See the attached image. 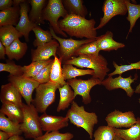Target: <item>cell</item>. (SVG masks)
<instances>
[{"label":"cell","mask_w":140,"mask_h":140,"mask_svg":"<svg viewBox=\"0 0 140 140\" xmlns=\"http://www.w3.org/2000/svg\"><path fill=\"white\" fill-rule=\"evenodd\" d=\"M50 30L52 38L59 43V46L56 54L63 62L74 56L75 52L81 46L96 40L88 39L76 40L71 38L64 39L57 36L52 27L50 28Z\"/></svg>","instance_id":"cell-7"},{"label":"cell","mask_w":140,"mask_h":140,"mask_svg":"<svg viewBox=\"0 0 140 140\" xmlns=\"http://www.w3.org/2000/svg\"><path fill=\"white\" fill-rule=\"evenodd\" d=\"M21 108L23 119L20 124V127L25 138L34 139L43 135L38 112L34 105L23 103Z\"/></svg>","instance_id":"cell-4"},{"label":"cell","mask_w":140,"mask_h":140,"mask_svg":"<svg viewBox=\"0 0 140 140\" xmlns=\"http://www.w3.org/2000/svg\"><path fill=\"white\" fill-rule=\"evenodd\" d=\"M0 109V113L5 115L12 121L19 123H22L23 115L21 108L11 103L4 102Z\"/></svg>","instance_id":"cell-20"},{"label":"cell","mask_w":140,"mask_h":140,"mask_svg":"<svg viewBox=\"0 0 140 140\" xmlns=\"http://www.w3.org/2000/svg\"><path fill=\"white\" fill-rule=\"evenodd\" d=\"M113 34L110 31H108L103 35L97 37L96 41L100 50L109 51L117 50L125 47L123 43L117 42L113 38Z\"/></svg>","instance_id":"cell-17"},{"label":"cell","mask_w":140,"mask_h":140,"mask_svg":"<svg viewBox=\"0 0 140 140\" xmlns=\"http://www.w3.org/2000/svg\"></svg>","instance_id":"cell-45"},{"label":"cell","mask_w":140,"mask_h":140,"mask_svg":"<svg viewBox=\"0 0 140 140\" xmlns=\"http://www.w3.org/2000/svg\"><path fill=\"white\" fill-rule=\"evenodd\" d=\"M136 119V123L128 129L113 128L116 135L124 140H140V117Z\"/></svg>","instance_id":"cell-22"},{"label":"cell","mask_w":140,"mask_h":140,"mask_svg":"<svg viewBox=\"0 0 140 140\" xmlns=\"http://www.w3.org/2000/svg\"><path fill=\"white\" fill-rule=\"evenodd\" d=\"M60 86L50 81L39 85L36 89V96L33 102L38 113L46 112L48 107L54 102L56 91Z\"/></svg>","instance_id":"cell-6"},{"label":"cell","mask_w":140,"mask_h":140,"mask_svg":"<svg viewBox=\"0 0 140 140\" xmlns=\"http://www.w3.org/2000/svg\"><path fill=\"white\" fill-rule=\"evenodd\" d=\"M35 34L36 39L33 42L35 47L50 41L52 37L50 31L44 30L38 25L34 27L32 30Z\"/></svg>","instance_id":"cell-31"},{"label":"cell","mask_w":140,"mask_h":140,"mask_svg":"<svg viewBox=\"0 0 140 140\" xmlns=\"http://www.w3.org/2000/svg\"><path fill=\"white\" fill-rule=\"evenodd\" d=\"M8 140H25L24 138L20 135H15L9 138Z\"/></svg>","instance_id":"cell-41"},{"label":"cell","mask_w":140,"mask_h":140,"mask_svg":"<svg viewBox=\"0 0 140 140\" xmlns=\"http://www.w3.org/2000/svg\"><path fill=\"white\" fill-rule=\"evenodd\" d=\"M137 78V76L133 79L132 78L131 75L126 78L123 77L121 75L115 78H113L112 76H109L101 81V85L109 91L118 88L123 89L125 91L127 96L131 97L135 91L131 85Z\"/></svg>","instance_id":"cell-12"},{"label":"cell","mask_w":140,"mask_h":140,"mask_svg":"<svg viewBox=\"0 0 140 140\" xmlns=\"http://www.w3.org/2000/svg\"><path fill=\"white\" fill-rule=\"evenodd\" d=\"M73 135L69 132H60L59 131L46 132L41 136L34 139V140H71Z\"/></svg>","instance_id":"cell-33"},{"label":"cell","mask_w":140,"mask_h":140,"mask_svg":"<svg viewBox=\"0 0 140 140\" xmlns=\"http://www.w3.org/2000/svg\"><path fill=\"white\" fill-rule=\"evenodd\" d=\"M11 137L6 132L0 130V140H8Z\"/></svg>","instance_id":"cell-40"},{"label":"cell","mask_w":140,"mask_h":140,"mask_svg":"<svg viewBox=\"0 0 140 140\" xmlns=\"http://www.w3.org/2000/svg\"><path fill=\"white\" fill-rule=\"evenodd\" d=\"M6 54L9 60H18L25 54L27 49L26 43L21 42L19 38L15 40L9 46L5 47Z\"/></svg>","instance_id":"cell-21"},{"label":"cell","mask_w":140,"mask_h":140,"mask_svg":"<svg viewBox=\"0 0 140 140\" xmlns=\"http://www.w3.org/2000/svg\"><path fill=\"white\" fill-rule=\"evenodd\" d=\"M58 89L60 97L57 111L60 112L68 108L75 98L74 91L67 82L66 85L59 87Z\"/></svg>","instance_id":"cell-19"},{"label":"cell","mask_w":140,"mask_h":140,"mask_svg":"<svg viewBox=\"0 0 140 140\" xmlns=\"http://www.w3.org/2000/svg\"><path fill=\"white\" fill-rule=\"evenodd\" d=\"M13 5V1L11 0H0V10H4L11 7Z\"/></svg>","instance_id":"cell-38"},{"label":"cell","mask_w":140,"mask_h":140,"mask_svg":"<svg viewBox=\"0 0 140 140\" xmlns=\"http://www.w3.org/2000/svg\"><path fill=\"white\" fill-rule=\"evenodd\" d=\"M114 140H124L121 137L116 135L115 137Z\"/></svg>","instance_id":"cell-44"},{"label":"cell","mask_w":140,"mask_h":140,"mask_svg":"<svg viewBox=\"0 0 140 140\" xmlns=\"http://www.w3.org/2000/svg\"><path fill=\"white\" fill-rule=\"evenodd\" d=\"M59 44L55 39L37 47L36 49L31 51L32 61H45L50 59L52 56H56L57 48Z\"/></svg>","instance_id":"cell-14"},{"label":"cell","mask_w":140,"mask_h":140,"mask_svg":"<svg viewBox=\"0 0 140 140\" xmlns=\"http://www.w3.org/2000/svg\"><path fill=\"white\" fill-rule=\"evenodd\" d=\"M20 16L19 21L15 28L21 33L26 41H29V34L37 25L32 22L29 19L28 13L29 6L26 1L20 5Z\"/></svg>","instance_id":"cell-15"},{"label":"cell","mask_w":140,"mask_h":140,"mask_svg":"<svg viewBox=\"0 0 140 140\" xmlns=\"http://www.w3.org/2000/svg\"><path fill=\"white\" fill-rule=\"evenodd\" d=\"M45 0H30L28 1L31 6V9L29 15L30 20L37 24H44L42 13L43 9L45 5Z\"/></svg>","instance_id":"cell-24"},{"label":"cell","mask_w":140,"mask_h":140,"mask_svg":"<svg viewBox=\"0 0 140 140\" xmlns=\"http://www.w3.org/2000/svg\"><path fill=\"white\" fill-rule=\"evenodd\" d=\"M68 13L65 8L61 0H49L43 11L42 17L44 20L50 23L51 27L55 33L67 37L66 34L60 28L58 19L61 17L64 18Z\"/></svg>","instance_id":"cell-5"},{"label":"cell","mask_w":140,"mask_h":140,"mask_svg":"<svg viewBox=\"0 0 140 140\" xmlns=\"http://www.w3.org/2000/svg\"><path fill=\"white\" fill-rule=\"evenodd\" d=\"M23 36L13 26L6 25L0 27V41L5 47Z\"/></svg>","instance_id":"cell-23"},{"label":"cell","mask_w":140,"mask_h":140,"mask_svg":"<svg viewBox=\"0 0 140 140\" xmlns=\"http://www.w3.org/2000/svg\"><path fill=\"white\" fill-rule=\"evenodd\" d=\"M53 60L50 59L45 61H32L29 65L24 66H23V74L22 76L31 78L34 77Z\"/></svg>","instance_id":"cell-28"},{"label":"cell","mask_w":140,"mask_h":140,"mask_svg":"<svg viewBox=\"0 0 140 140\" xmlns=\"http://www.w3.org/2000/svg\"><path fill=\"white\" fill-rule=\"evenodd\" d=\"M20 7L12 6L0 12V27L6 25L16 26L19 20Z\"/></svg>","instance_id":"cell-18"},{"label":"cell","mask_w":140,"mask_h":140,"mask_svg":"<svg viewBox=\"0 0 140 140\" xmlns=\"http://www.w3.org/2000/svg\"><path fill=\"white\" fill-rule=\"evenodd\" d=\"M62 62L57 56L54 57L50 74V81L62 86L67 84L63 76Z\"/></svg>","instance_id":"cell-30"},{"label":"cell","mask_w":140,"mask_h":140,"mask_svg":"<svg viewBox=\"0 0 140 140\" xmlns=\"http://www.w3.org/2000/svg\"><path fill=\"white\" fill-rule=\"evenodd\" d=\"M115 136L113 128L107 125L99 126L93 135L94 140H114Z\"/></svg>","instance_id":"cell-32"},{"label":"cell","mask_w":140,"mask_h":140,"mask_svg":"<svg viewBox=\"0 0 140 140\" xmlns=\"http://www.w3.org/2000/svg\"><path fill=\"white\" fill-rule=\"evenodd\" d=\"M113 66L115 68L112 72L108 75V76L119 74L121 75L127 71L134 69H140V60L136 62L132 63L129 65H118L115 61L113 62Z\"/></svg>","instance_id":"cell-36"},{"label":"cell","mask_w":140,"mask_h":140,"mask_svg":"<svg viewBox=\"0 0 140 140\" xmlns=\"http://www.w3.org/2000/svg\"><path fill=\"white\" fill-rule=\"evenodd\" d=\"M64 64H70L81 68L91 69L94 73L92 77L98 79L101 81L104 79L110 71L108 63L102 55L98 56L82 55L74 57L63 62Z\"/></svg>","instance_id":"cell-3"},{"label":"cell","mask_w":140,"mask_h":140,"mask_svg":"<svg viewBox=\"0 0 140 140\" xmlns=\"http://www.w3.org/2000/svg\"><path fill=\"white\" fill-rule=\"evenodd\" d=\"M103 16L100 19L97 30L102 28L114 17L118 15L124 16L128 12L125 0H106L103 3Z\"/></svg>","instance_id":"cell-8"},{"label":"cell","mask_w":140,"mask_h":140,"mask_svg":"<svg viewBox=\"0 0 140 140\" xmlns=\"http://www.w3.org/2000/svg\"><path fill=\"white\" fill-rule=\"evenodd\" d=\"M26 1L24 0H14L13 1V6H19L20 4Z\"/></svg>","instance_id":"cell-42"},{"label":"cell","mask_w":140,"mask_h":140,"mask_svg":"<svg viewBox=\"0 0 140 140\" xmlns=\"http://www.w3.org/2000/svg\"><path fill=\"white\" fill-rule=\"evenodd\" d=\"M5 54H6L5 47L0 41V59H4L5 58Z\"/></svg>","instance_id":"cell-39"},{"label":"cell","mask_w":140,"mask_h":140,"mask_svg":"<svg viewBox=\"0 0 140 140\" xmlns=\"http://www.w3.org/2000/svg\"><path fill=\"white\" fill-rule=\"evenodd\" d=\"M125 2L128 12L126 19L130 24L129 31L126 37V39L129 33L132 32L137 21L140 18V4L131 3L129 0H125Z\"/></svg>","instance_id":"cell-29"},{"label":"cell","mask_w":140,"mask_h":140,"mask_svg":"<svg viewBox=\"0 0 140 140\" xmlns=\"http://www.w3.org/2000/svg\"><path fill=\"white\" fill-rule=\"evenodd\" d=\"M107 126L116 128H129L137 122V119L132 111L123 112L115 109L108 114L105 118Z\"/></svg>","instance_id":"cell-11"},{"label":"cell","mask_w":140,"mask_h":140,"mask_svg":"<svg viewBox=\"0 0 140 140\" xmlns=\"http://www.w3.org/2000/svg\"><path fill=\"white\" fill-rule=\"evenodd\" d=\"M39 120L42 131L46 132L58 131L69 125V120L66 116L49 115L46 112L39 116Z\"/></svg>","instance_id":"cell-13"},{"label":"cell","mask_w":140,"mask_h":140,"mask_svg":"<svg viewBox=\"0 0 140 140\" xmlns=\"http://www.w3.org/2000/svg\"><path fill=\"white\" fill-rule=\"evenodd\" d=\"M0 130L9 134L11 137L20 135L22 133L20 124L14 122L0 113Z\"/></svg>","instance_id":"cell-26"},{"label":"cell","mask_w":140,"mask_h":140,"mask_svg":"<svg viewBox=\"0 0 140 140\" xmlns=\"http://www.w3.org/2000/svg\"><path fill=\"white\" fill-rule=\"evenodd\" d=\"M53 61L54 60L42 69L36 75L31 78L40 84L45 83L50 81L51 71Z\"/></svg>","instance_id":"cell-37"},{"label":"cell","mask_w":140,"mask_h":140,"mask_svg":"<svg viewBox=\"0 0 140 140\" xmlns=\"http://www.w3.org/2000/svg\"><path fill=\"white\" fill-rule=\"evenodd\" d=\"M22 96L11 83L2 85L1 87L0 99L2 102H8L21 108L23 103Z\"/></svg>","instance_id":"cell-16"},{"label":"cell","mask_w":140,"mask_h":140,"mask_svg":"<svg viewBox=\"0 0 140 140\" xmlns=\"http://www.w3.org/2000/svg\"><path fill=\"white\" fill-rule=\"evenodd\" d=\"M2 71L8 72L10 75L14 76H21L23 74V66L10 60L7 61L5 63H0V72Z\"/></svg>","instance_id":"cell-35"},{"label":"cell","mask_w":140,"mask_h":140,"mask_svg":"<svg viewBox=\"0 0 140 140\" xmlns=\"http://www.w3.org/2000/svg\"><path fill=\"white\" fill-rule=\"evenodd\" d=\"M8 77L9 82L19 92L26 104L29 105L32 104L33 100L32 98L33 92L40 83L31 78L22 76H14L9 75Z\"/></svg>","instance_id":"cell-9"},{"label":"cell","mask_w":140,"mask_h":140,"mask_svg":"<svg viewBox=\"0 0 140 140\" xmlns=\"http://www.w3.org/2000/svg\"><path fill=\"white\" fill-rule=\"evenodd\" d=\"M60 29L71 37L96 40L97 32L95 29L96 22L74 14H68L58 21Z\"/></svg>","instance_id":"cell-1"},{"label":"cell","mask_w":140,"mask_h":140,"mask_svg":"<svg viewBox=\"0 0 140 140\" xmlns=\"http://www.w3.org/2000/svg\"><path fill=\"white\" fill-rule=\"evenodd\" d=\"M101 82L98 79L92 77L86 80L75 78L68 80L67 83L73 90L74 98L77 95L81 96L82 102L87 104L92 101L90 94L91 89L96 85H101Z\"/></svg>","instance_id":"cell-10"},{"label":"cell","mask_w":140,"mask_h":140,"mask_svg":"<svg viewBox=\"0 0 140 140\" xmlns=\"http://www.w3.org/2000/svg\"><path fill=\"white\" fill-rule=\"evenodd\" d=\"M63 4L68 14L85 18L88 13L86 7L81 0H62Z\"/></svg>","instance_id":"cell-25"},{"label":"cell","mask_w":140,"mask_h":140,"mask_svg":"<svg viewBox=\"0 0 140 140\" xmlns=\"http://www.w3.org/2000/svg\"><path fill=\"white\" fill-rule=\"evenodd\" d=\"M134 92L136 93H140V83L136 87Z\"/></svg>","instance_id":"cell-43"},{"label":"cell","mask_w":140,"mask_h":140,"mask_svg":"<svg viewBox=\"0 0 140 140\" xmlns=\"http://www.w3.org/2000/svg\"></svg>","instance_id":"cell-46"},{"label":"cell","mask_w":140,"mask_h":140,"mask_svg":"<svg viewBox=\"0 0 140 140\" xmlns=\"http://www.w3.org/2000/svg\"><path fill=\"white\" fill-rule=\"evenodd\" d=\"M65 116L71 124L85 130L89 135L90 139H92L94 126L98 121L97 116L95 113L86 111L84 106H79L73 101Z\"/></svg>","instance_id":"cell-2"},{"label":"cell","mask_w":140,"mask_h":140,"mask_svg":"<svg viewBox=\"0 0 140 140\" xmlns=\"http://www.w3.org/2000/svg\"><path fill=\"white\" fill-rule=\"evenodd\" d=\"M62 72L63 76L65 80L86 75H90L93 76L94 73L93 70L78 69L70 64H64L62 68Z\"/></svg>","instance_id":"cell-27"},{"label":"cell","mask_w":140,"mask_h":140,"mask_svg":"<svg viewBox=\"0 0 140 140\" xmlns=\"http://www.w3.org/2000/svg\"><path fill=\"white\" fill-rule=\"evenodd\" d=\"M100 51L95 40L81 46L75 52L74 56L82 55L98 56Z\"/></svg>","instance_id":"cell-34"}]
</instances>
